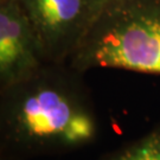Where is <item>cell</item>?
Instances as JSON below:
<instances>
[{
    "mask_svg": "<svg viewBox=\"0 0 160 160\" xmlns=\"http://www.w3.org/2000/svg\"><path fill=\"white\" fill-rule=\"evenodd\" d=\"M83 72L69 63H45L0 90V147L25 159L72 153L100 134L95 102Z\"/></svg>",
    "mask_w": 160,
    "mask_h": 160,
    "instance_id": "1",
    "label": "cell"
},
{
    "mask_svg": "<svg viewBox=\"0 0 160 160\" xmlns=\"http://www.w3.org/2000/svg\"><path fill=\"white\" fill-rule=\"evenodd\" d=\"M68 63L83 74L106 68L160 75V0L104 7Z\"/></svg>",
    "mask_w": 160,
    "mask_h": 160,
    "instance_id": "2",
    "label": "cell"
},
{
    "mask_svg": "<svg viewBox=\"0 0 160 160\" xmlns=\"http://www.w3.org/2000/svg\"><path fill=\"white\" fill-rule=\"evenodd\" d=\"M18 1L50 63H68L100 14L94 0Z\"/></svg>",
    "mask_w": 160,
    "mask_h": 160,
    "instance_id": "3",
    "label": "cell"
},
{
    "mask_svg": "<svg viewBox=\"0 0 160 160\" xmlns=\"http://www.w3.org/2000/svg\"><path fill=\"white\" fill-rule=\"evenodd\" d=\"M46 62L18 0H0V90L25 80Z\"/></svg>",
    "mask_w": 160,
    "mask_h": 160,
    "instance_id": "4",
    "label": "cell"
},
{
    "mask_svg": "<svg viewBox=\"0 0 160 160\" xmlns=\"http://www.w3.org/2000/svg\"><path fill=\"white\" fill-rule=\"evenodd\" d=\"M97 160H160V121L134 141Z\"/></svg>",
    "mask_w": 160,
    "mask_h": 160,
    "instance_id": "5",
    "label": "cell"
},
{
    "mask_svg": "<svg viewBox=\"0 0 160 160\" xmlns=\"http://www.w3.org/2000/svg\"><path fill=\"white\" fill-rule=\"evenodd\" d=\"M0 160H28L23 158L22 155L13 153L12 151L4 147H0Z\"/></svg>",
    "mask_w": 160,
    "mask_h": 160,
    "instance_id": "6",
    "label": "cell"
},
{
    "mask_svg": "<svg viewBox=\"0 0 160 160\" xmlns=\"http://www.w3.org/2000/svg\"><path fill=\"white\" fill-rule=\"evenodd\" d=\"M119 1H122V0H94V2H95V5L100 12L102 11L104 7L112 5V4H115V2H119Z\"/></svg>",
    "mask_w": 160,
    "mask_h": 160,
    "instance_id": "7",
    "label": "cell"
}]
</instances>
